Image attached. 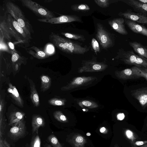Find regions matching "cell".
<instances>
[{"instance_id":"cell-1","label":"cell","mask_w":147,"mask_h":147,"mask_svg":"<svg viewBox=\"0 0 147 147\" xmlns=\"http://www.w3.org/2000/svg\"><path fill=\"white\" fill-rule=\"evenodd\" d=\"M49 39L58 49L67 53L83 54L89 50V48L86 46L82 47L78 43L53 32L49 35Z\"/></svg>"},{"instance_id":"cell-2","label":"cell","mask_w":147,"mask_h":147,"mask_svg":"<svg viewBox=\"0 0 147 147\" xmlns=\"http://www.w3.org/2000/svg\"><path fill=\"white\" fill-rule=\"evenodd\" d=\"M7 12L23 28L30 39L31 33H33L32 27L20 7L12 2H7L5 4Z\"/></svg>"},{"instance_id":"cell-3","label":"cell","mask_w":147,"mask_h":147,"mask_svg":"<svg viewBox=\"0 0 147 147\" xmlns=\"http://www.w3.org/2000/svg\"><path fill=\"white\" fill-rule=\"evenodd\" d=\"M117 54V55L115 58L120 59L127 64L147 68V59L136 54L132 50L125 51L121 49Z\"/></svg>"},{"instance_id":"cell-4","label":"cell","mask_w":147,"mask_h":147,"mask_svg":"<svg viewBox=\"0 0 147 147\" xmlns=\"http://www.w3.org/2000/svg\"><path fill=\"white\" fill-rule=\"evenodd\" d=\"M22 5L28 8L41 18L55 17L53 13L45 7L31 0H21Z\"/></svg>"},{"instance_id":"cell-5","label":"cell","mask_w":147,"mask_h":147,"mask_svg":"<svg viewBox=\"0 0 147 147\" xmlns=\"http://www.w3.org/2000/svg\"><path fill=\"white\" fill-rule=\"evenodd\" d=\"M96 30V37L103 49L107 50L113 46V42L111 35L102 24L97 23Z\"/></svg>"},{"instance_id":"cell-6","label":"cell","mask_w":147,"mask_h":147,"mask_svg":"<svg viewBox=\"0 0 147 147\" xmlns=\"http://www.w3.org/2000/svg\"><path fill=\"white\" fill-rule=\"evenodd\" d=\"M96 79V77L92 76L75 78L67 85L62 87L61 89L63 91H69L86 86L92 84Z\"/></svg>"},{"instance_id":"cell-7","label":"cell","mask_w":147,"mask_h":147,"mask_svg":"<svg viewBox=\"0 0 147 147\" xmlns=\"http://www.w3.org/2000/svg\"><path fill=\"white\" fill-rule=\"evenodd\" d=\"M37 20L41 22L52 24L65 23L73 22H81L82 21L80 18L76 15H64L51 18H39Z\"/></svg>"},{"instance_id":"cell-8","label":"cell","mask_w":147,"mask_h":147,"mask_svg":"<svg viewBox=\"0 0 147 147\" xmlns=\"http://www.w3.org/2000/svg\"><path fill=\"white\" fill-rule=\"evenodd\" d=\"M107 67V65L102 63L86 61L80 68L79 72L82 73L101 71L104 70Z\"/></svg>"},{"instance_id":"cell-9","label":"cell","mask_w":147,"mask_h":147,"mask_svg":"<svg viewBox=\"0 0 147 147\" xmlns=\"http://www.w3.org/2000/svg\"><path fill=\"white\" fill-rule=\"evenodd\" d=\"M12 125L9 131L10 135L12 138L18 139L24 135L26 129L25 122L23 119Z\"/></svg>"},{"instance_id":"cell-10","label":"cell","mask_w":147,"mask_h":147,"mask_svg":"<svg viewBox=\"0 0 147 147\" xmlns=\"http://www.w3.org/2000/svg\"><path fill=\"white\" fill-rule=\"evenodd\" d=\"M119 16L125 19L139 23L147 24V17L138 13L133 12L131 9L119 12Z\"/></svg>"},{"instance_id":"cell-11","label":"cell","mask_w":147,"mask_h":147,"mask_svg":"<svg viewBox=\"0 0 147 147\" xmlns=\"http://www.w3.org/2000/svg\"><path fill=\"white\" fill-rule=\"evenodd\" d=\"M120 1L132 7L136 12L147 17V4L137 0H121Z\"/></svg>"},{"instance_id":"cell-12","label":"cell","mask_w":147,"mask_h":147,"mask_svg":"<svg viewBox=\"0 0 147 147\" xmlns=\"http://www.w3.org/2000/svg\"><path fill=\"white\" fill-rule=\"evenodd\" d=\"M108 24L115 31L123 35H126L128 32L125 26L124 19L123 18H117L109 20Z\"/></svg>"},{"instance_id":"cell-13","label":"cell","mask_w":147,"mask_h":147,"mask_svg":"<svg viewBox=\"0 0 147 147\" xmlns=\"http://www.w3.org/2000/svg\"><path fill=\"white\" fill-rule=\"evenodd\" d=\"M132 96L139 102L144 109L147 106V87H142L131 91Z\"/></svg>"},{"instance_id":"cell-14","label":"cell","mask_w":147,"mask_h":147,"mask_svg":"<svg viewBox=\"0 0 147 147\" xmlns=\"http://www.w3.org/2000/svg\"><path fill=\"white\" fill-rule=\"evenodd\" d=\"M125 23L133 32L147 36V28L145 26L136 22L126 19Z\"/></svg>"},{"instance_id":"cell-15","label":"cell","mask_w":147,"mask_h":147,"mask_svg":"<svg viewBox=\"0 0 147 147\" xmlns=\"http://www.w3.org/2000/svg\"><path fill=\"white\" fill-rule=\"evenodd\" d=\"M7 18L11 23L12 26L17 33L25 42L26 40L30 39L23 28L19 25L18 23L9 13H8Z\"/></svg>"},{"instance_id":"cell-16","label":"cell","mask_w":147,"mask_h":147,"mask_svg":"<svg viewBox=\"0 0 147 147\" xmlns=\"http://www.w3.org/2000/svg\"><path fill=\"white\" fill-rule=\"evenodd\" d=\"M129 44L140 56L146 59H147V48L136 42H130Z\"/></svg>"},{"instance_id":"cell-17","label":"cell","mask_w":147,"mask_h":147,"mask_svg":"<svg viewBox=\"0 0 147 147\" xmlns=\"http://www.w3.org/2000/svg\"><path fill=\"white\" fill-rule=\"evenodd\" d=\"M69 142L73 147H84L87 140L84 136L77 134L74 135Z\"/></svg>"},{"instance_id":"cell-18","label":"cell","mask_w":147,"mask_h":147,"mask_svg":"<svg viewBox=\"0 0 147 147\" xmlns=\"http://www.w3.org/2000/svg\"><path fill=\"white\" fill-rule=\"evenodd\" d=\"M9 88L8 91L11 97L15 100L16 103L20 107H23L24 102L20 97L18 91L14 86H13L11 83L9 84Z\"/></svg>"},{"instance_id":"cell-19","label":"cell","mask_w":147,"mask_h":147,"mask_svg":"<svg viewBox=\"0 0 147 147\" xmlns=\"http://www.w3.org/2000/svg\"><path fill=\"white\" fill-rule=\"evenodd\" d=\"M30 84L31 90L30 99L34 106L37 107L39 105L40 101L38 94L36 90L35 85L32 81L28 79Z\"/></svg>"},{"instance_id":"cell-20","label":"cell","mask_w":147,"mask_h":147,"mask_svg":"<svg viewBox=\"0 0 147 147\" xmlns=\"http://www.w3.org/2000/svg\"><path fill=\"white\" fill-rule=\"evenodd\" d=\"M115 74L117 78L121 80L136 78L131 68L126 69L121 71H116Z\"/></svg>"},{"instance_id":"cell-21","label":"cell","mask_w":147,"mask_h":147,"mask_svg":"<svg viewBox=\"0 0 147 147\" xmlns=\"http://www.w3.org/2000/svg\"><path fill=\"white\" fill-rule=\"evenodd\" d=\"M45 124L44 119L41 116L39 115L34 116L32 122V130L33 132L37 133L40 127L43 126Z\"/></svg>"},{"instance_id":"cell-22","label":"cell","mask_w":147,"mask_h":147,"mask_svg":"<svg viewBox=\"0 0 147 147\" xmlns=\"http://www.w3.org/2000/svg\"><path fill=\"white\" fill-rule=\"evenodd\" d=\"M6 17L5 18L2 20L1 21L0 24V31H1L4 36L8 41H10L11 38L10 32L7 25Z\"/></svg>"},{"instance_id":"cell-23","label":"cell","mask_w":147,"mask_h":147,"mask_svg":"<svg viewBox=\"0 0 147 147\" xmlns=\"http://www.w3.org/2000/svg\"><path fill=\"white\" fill-rule=\"evenodd\" d=\"M28 53L39 59H44L47 57V55L44 51L35 46L30 48Z\"/></svg>"},{"instance_id":"cell-24","label":"cell","mask_w":147,"mask_h":147,"mask_svg":"<svg viewBox=\"0 0 147 147\" xmlns=\"http://www.w3.org/2000/svg\"><path fill=\"white\" fill-rule=\"evenodd\" d=\"M25 113L20 111L12 112L10 115L9 125H10L19 121L22 119L25 115Z\"/></svg>"},{"instance_id":"cell-25","label":"cell","mask_w":147,"mask_h":147,"mask_svg":"<svg viewBox=\"0 0 147 147\" xmlns=\"http://www.w3.org/2000/svg\"><path fill=\"white\" fill-rule=\"evenodd\" d=\"M131 69L136 78L143 77L147 80V68L134 66Z\"/></svg>"},{"instance_id":"cell-26","label":"cell","mask_w":147,"mask_h":147,"mask_svg":"<svg viewBox=\"0 0 147 147\" xmlns=\"http://www.w3.org/2000/svg\"><path fill=\"white\" fill-rule=\"evenodd\" d=\"M41 81V91L44 92L48 90L51 84V79L47 75H43L40 77Z\"/></svg>"},{"instance_id":"cell-27","label":"cell","mask_w":147,"mask_h":147,"mask_svg":"<svg viewBox=\"0 0 147 147\" xmlns=\"http://www.w3.org/2000/svg\"><path fill=\"white\" fill-rule=\"evenodd\" d=\"M61 34L66 38L71 39L84 42L85 40L84 36L82 35L69 33L62 32Z\"/></svg>"},{"instance_id":"cell-28","label":"cell","mask_w":147,"mask_h":147,"mask_svg":"<svg viewBox=\"0 0 147 147\" xmlns=\"http://www.w3.org/2000/svg\"><path fill=\"white\" fill-rule=\"evenodd\" d=\"M71 9L74 11H86L90 10L89 7L85 4H78L71 6Z\"/></svg>"},{"instance_id":"cell-29","label":"cell","mask_w":147,"mask_h":147,"mask_svg":"<svg viewBox=\"0 0 147 147\" xmlns=\"http://www.w3.org/2000/svg\"><path fill=\"white\" fill-rule=\"evenodd\" d=\"M53 116L56 119L60 122L65 123L68 122L66 117L60 111L54 112L53 113Z\"/></svg>"},{"instance_id":"cell-30","label":"cell","mask_w":147,"mask_h":147,"mask_svg":"<svg viewBox=\"0 0 147 147\" xmlns=\"http://www.w3.org/2000/svg\"><path fill=\"white\" fill-rule=\"evenodd\" d=\"M47 139L51 145L53 147H63L57 138L53 134L50 135Z\"/></svg>"},{"instance_id":"cell-31","label":"cell","mask_w":147,"mask_h":147,"mask_svg":"<svg viewBox=\"0 0 147 147\" xmlns=\"http://www.w3.org/2000/svg\"><path fill=\"white\" fill-rule=\"evenodd\" d=\"M5 117L3 115H0V138H2L4 135L6 126Z\"/></svg>"},{"instance_id":"cell-32","label":"cell","mask_w":147,"mask_h":147,"mask_svg":"<svg viewBox=\"0 0 147 147\" xmlns=\"http://www.w3.org/2000/svg\"><path fill=\"white\" fill-rule=\"evenodd\" d=\"M48 102L51 105L59 106L65 105V100L63 99L53 98L49 100Z\"/></svg>"},{"instance_id":"cell-33","label":"cell","mask_w":147,"mask_h":147,"mask_svg":"<svg viewBox=\"0 0 147 147\" xmlns=\"http://www.w3.org/2000/svg\"><path fill=\"white\" fill-rule=\"evenodd\" d=\"M94 1L97 5L102 8L107 7L111 3L109 0H94Z\"/></svg>"},{"instance_id":"cell-34","label":"cell","mask_w":147,"mask_h":147,"mask_svg":"<svg viewBox=\"0 0 147 147\" xmlns=\"http://www.w3.org/2000/svg\"><path fill=\"white\" fill-rule=\"evenodd\" d=\"M41 140L38 135H36L32 140L30 147H40Z\"/></svg>"},{"instance_id":"cell-35","label":"cell","mask_w":147,"mask_h":147,"mask_svg":"<svg viewBox=\"0 0 147 147\" xmlns=\"http://www.w3.org/2000/svg\"><path fill=\"white\" fill-rule=\"evenodd\" d=\"M79 105L81 106H84L91 108H95L98 106V105L95 103L88 100L83 101L80 102Z\"/></svg>"},{"instance_id":"cell-36","label":"cell","mask_w":147,"mask_h":147,"mask_svg":"<svg viewBox=\"0 0 147 147\" xmlns=\"http://www.w3.org/2000/svg\"><path fill=\"white\" fill-rule=\"evenodd\" d=\"M125 134L127 137L131 142H134L136 139L134 133L131 131L129 129H127L125 132Z\"/></svg>"},{"instance_id":"cell-37","label":"cell","mask_w":147,"mask_h":147,"mask_svg":"<svg viewBox=\"0 0 147 147\" xmlns=\"http://www.w3.org/2000/svg\"><path fill=\"white\" fill-rule=\"evenodd\" d=\"M91 45L93 49L96 52H98L100 51V48L97 40L92 38L91 41Z\"/></svg>"},{"instance_id":"cell-38","label":"cell","mask_w":147,"mask_h":147,"mask_svg":"<svg viewBox=\"0 0 147 147\" xmlns=\"http://www.w3.org/2000/svg\"><path fill=\"white\" fill-rule=\"evenodd\" d=\"M11 53L12 61L13 63L16 62L18 60L19 55L17 53L14 51H11Z\"/></svg>"},{"instance_id":"cell-39","label":"cell","mask_w":147,"mask_h":147,"mask_svg":"<svg viewBox=\"0 0 147 147\" xmlns=\"http://www.w3.org/2000/svg\"><path fill=\"white\" fill-rule=\"evenodd\" d=\"M147 143V140L144 141H137L134 142V145L140 146Z\"/></svg>"},{"instance_id":"cell-40","label":"cell","mask_w":147,"mask_h":147,"mask_svg":"<svg viewBox=\"0 0 147 147\" xmlns=\"http://www.w3.org/2000/svg\"><path fill=\"white\" fill-rule=\"evenodd\" d=\"M54 50V48L52 45H49L47 46V51L49 53H52Z\"/></svg>"},{"instance_id":"cell-41","label":"cell","mask_w":147,"mask_h":147,"mask_svg":"<svg viewBox=\"0 0 147 147\" xmlns=\"http://www.w3.org/2000/svg\"><path fill=\"white\" fill-rule=\"evenodd\" d=\"M125 115L123 113L118 114L117 115V118L118 120H123L125 118Z\"/></svg>"},{"instance_id":"cell-42","label":"cell","mask_w":147,"mask_h":147,"mask_svg":"<svg viewBox=\"0 0 147 147\" xmlns=\"http://www.w3.org/2000/svg\"><path fill=\"white\" fill-rule=\"evenodd\" d=\"M100 132L103 134H106L108 132L107 129L105 127H102L100 129Z\"/></svg>"},{"instance_id":"cell-43","label":"cell","mask_w":147,"mask_h":147,"mask_svg":"<svg viewBox=\"0 0 147 147\" xmlns=\"http://www.w3.org/2000/svg\"><path fill=\"white\" fill-rule=\"evenodd\" d=\"M8 45L9 48L12 51H14L15 50L14 46L13 44L11 42H8Z\"/></svg>"},{"instance_id":"cell-44","label":"cell","mask_w":147,"mask_h":147,"mask_svg":"<svg viewBox=\"0 0 147 147\" xmlns=\"http://www.w3.org/2000/svg\"><path fill=\"white\" fill-rule=\"evenodd\" d=\"M0 147H4V144L3 140L0 138Z\"/></svg>"},{"instance_id":"cell-45","label":"cell","mask_w":147,"mask_h":147,"mask_svg":"<svg viewBox=\"0 0 147 147\" xmlns=\"http://www.w3.org/2000/svg\"><path fill=\"white\" fill-rule=\"evenodd\" d=\"M4 144L7 146V147H11L9 144L5 140H3Z\"/></svg>"},{"instance_id":"cell-46","label":"cell","mask_w":147,"mask_h":147,"mask_svg":"<svg viewBox=\"0 0 147 147\" xmlns=\"http://www.w3.org/2000/svg\"><path fill=\"white\" fill-rule=\"evenodd\" d=\"M138 1L142 3L147 4V0H137Z\"/></svg>"},{"instance_id":"cell-47","label":"cell","mask_w":147,"mask_h":147,"mask_svg":"<svg viewBox=\"0 0 147 147\" xmlns=\"http://www.w3.org/2000/svg\"><path fill=\"white\" fill-rule=\"evenodd\" d=\"M138 147H147V143L143 145L139 146Z\"/></svg>"},{"instance_id":"cell-48","label":"cell","mask_w":147,"mask_h":147,"mask_svg":"<svg viewBox=\"0 0 147 147\" xmlns=\"http://www.w3.org/2000/svg\"><path fill=\"white\" fill-rule=\"evenodd\" d=\"M46 147H52V146L50 145L47 144L46 145Z\"/></svg>"},{"instance_id":"cell-49","label":"cell","mask_w":147,"mask_h":147,"mask_svg":"<svg viewBox=\"0 0 147 147\" xmlns=\"http://www.w3.org/2000/svg\"><path fill=\"white\" fill-rule=\"evenodd\" d=\"M114 147H119V146L117 144H116L114 145Z\"/></svg>"},{"instance_id":"cell-50","label":"cell","mask_w":147,"mask_h":147,"mask_svg":"<svg viewBox=\"0 0 147 147\" xmlns=\"http://www.w3.org/2000/svg\"><path fill=\"white\" fill-rule=\"evenodd\" d=\"M86 135L87 136H90L91 134L90 133H87Z\"/></svg>"},{"instance_id":"cell-51","label":"cell","mask_w":147,"mask_h":147,"mask_svg":"<svg viewBox=\"0 0 147 147\" xmlns=\"http://www.w3.org/2000/svg\"><path fill=\"white\" fill-rule=\"evenodd\" d=\"M4 147H7V146L5 144H4Z\"/></svg>"},{"instance_id":"cell-52","label":"cell","mask_w":147,"mask_h":147,"mask_svg":"<svg viewBox=\"0 0 147 147\" xmlns=\"http://www.w3.org/2000/svg\"><path fill=\"white\" fill-rule=\"evenodd\" d=\"M132 147H136L135 146H133Z\"/></svg>"},{"instance_id":"cell-53","label":"cell","mask_w":147,"mask_h":147,"mask_svg":"<svg viewBox=\"0 0 147 147\" xmlns=\"http://www.w3.org/2000/svg\"><path fill=\"white\" fill-rule=\"evenodd\" d=\"M146 125H147V124H146Z\"/></svg>"}]
</instances>
